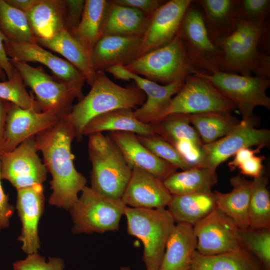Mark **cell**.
Listing matches in <instances>:
<instances>
[{
    "instance_id": "6da1fadb",
    "label": "cell",
    "mask_w": 270,
    "mask_h": 270,
    "mask_svg": "<svg viewBox=\"0 0 270 270\" xmlns=\"http://www.w3.org/2000/svg\"><path fill=\"white\" fill-rule=\"evenodd\" d=\"M75 138L74 130L64 118L36 136L37 150L42 152L44 164L52 176L49 203L69 210L87 184L74 164L72 144Z\"/></svg>"
},
{
    "instance_id": "7a4b0ae2",
    "label": "cell",
    "mask_w": 270,
    "mask_h": 270,
    "mask_svg": "<svg viewBox=\"0 0 270 270\" xmlns=\"http://www.w3.org/2000/svg\"><path fill=\"white\" fill-rule=\"evenodd\" d=\"M269 44L270 24L258 25L238 15L235 32L218 46L222 52L220 70L270 78Z\"/></svg>"
},
{
    "instance_id": "3957f363",
    "label": "cell",
    "mask_w": 270,
    "mask_h": 270,
    "mask_svg": "<svg viewBox=\"0 0 270 270\" xmlns=\"http://www.w3.org/2000/svg\"><path fill=\"white\" fill-rule=\"evenodd\" d=\"M91 89L73 106L64 118L80 141L86 125L96 116L120 108L136 109L146 102V96L138 86H122L112 82L104 72H97Z\"/></svg>"
},
{
    "instance_id": "277c9868",
    "label": "cell",
    "mask_w": 270,
    "mask_h": 270,
    "mask_svg": "<svg viewBox=\"0 0 270 270\" xmlns=\"http://www.w3.org/2000/svg\"><path fill=\"white\" fill-rule=\"evenodd\" d=\"M88 137V152L92 166L90 188L105 196L121 199L132 170L108 136L98 132Z\"/></svg>"
},
{
    "instance_id": "5b68a950",
    "label": "cell",
    "mask_w": 270,
    "mask_h": 270,
    "mask_svg": "<svg viewBox=\"0 0 270 270\" xmlns=\"http://www.w3.org/2000/svg\"><path fill=\"white\" fill-rule=\"evenodd\" d=\"M124 216L128 234L144 246L143 261L146 270H159L168 238L176 224L165 208L146 209L126 206Z\"/></svg>"
},
{
    "instance_id": "8992f818",
    "label": "cell",
    "mask_w": 270,
    "mask_h": 270,
    "mask_svg": "<svg viewBox=\"0 0 270 270\" xmlns=\"http://www.w3.org/2000/svg\"><path fill=\"white\" fill-rule=\"evenodd\" d=\"M10 60L26 86L35 94L42 112H52L60 119L64 118L71 112L74 100L84 98V84L61 81L48 74L42 66L33 67L24 62Z\"/></svg>"
},
{
    "instance_id": "52a82bcc",
    "label": "cell",
    "mask_w": 270,
    "mask_h": 270,
    "mask_svg": "<svg viewBox=\"0 0 270 270\" xmlns=\"http://www.w3.org/2000/svg\"><path fill=\"white\" fill-rule=\"evenodd\" d=\"M124 67L134 74L164 85L185 81L188 76L198 72L186 55L180 32L169 44L139 57Z\"/></svg>"
},
{
    "instance_id": "ba28073f",
    "label": "cell",
    "mask_w": 270,
    "mask_h": 270,
    "mask_svg": "<svg viewBox=\"0 0 270 270\" xmlns=\"http://www.w3.org/2000/svg\"><path fill=\"white\" fill-rule=\"evenodd\" d=\"M76 203L70 210L74 234H103L119 230L126 206L122 199L100 194L86 186Z\"/></svg>"
},
{
    "instance_id": "9c48e42d",
    "label": "cell",
    "mask_w": 270,
    "mask_h": 270,
    "mask_svg": "<svg viewBox=\"0 0 270 270\" xmlns=\"http://www.w3.org/2000/svg\"><path fill=\"white\" fill-rule=\"evenodd\" d=\"M194 75L208 80L238 110L243 120L254 118L256 108L270 110V98L266 90L270 86L268 78L244 76L220 70L212 74L197 72Z\"/></svg>"
},
{
    "instance_id": "30bf717a",
    "label": "cell",
    "mask_w": 270,
    "mask_h": 270,
    "mask_svg": "<svg viewBox=\"0 0 270 270\" xmlns=\"http://www.w3.org/2000/svg\"><path fill=\"white\" fill-rule=\"evenodd\" d=\"M180 35L186 55L197 70L209 74L220 70L222 52L210 40L203 13L192 3L184 17Z\"/></svg>"
},
{
    "instance_id": "8fae6325",
    "label": "cell",
    "mask_w": 270,
    "mask_h": 270,
    "mask_svg": "<svg viewBox=\"0 0 270 270\" xmlns=\"http://www.w3.org/2000/svg\"><path fill=\"white\" fill-rule=\"evenodd\" d=\"M236 108V106L208 80L192 74L186 78L183 86L172 98L160 120L173 114H231Z\"/></svg>"
},
{
    "instance_id": "7c38bea8",
    "label": "cell",
    "mask_w": 270,
    "mask_h": 270,
    "mask_svg": "<svg viewBox=\"0 0 270 270\" xmlns=\"http://www.w3.org/2000/svg\"><path fill=\"white\" fill-rule=\"evenodd\" d=\"M38 152L36 136H33L11 152H0L2 180L8 181L16 190L43 184L48 172Z\"/></svg>"
},
{
    "instance_id": "4fadbf2b",
    "label": "cell",
    "mask_w": 270,
    "mask_h": 270,
    "mask_svg": "<svg viewBox=\"0 0 270 270\" xmlns=\"http://www.w3.org/2000/svg\"><path fill=\"white\" fill-rule=\"evenodd\" d=\"M254 120H242L223 138L204 144L200 166L216 170L220 164L242 148L268 146L270 142V131L255 128Z\"/></svg>"
},
{
    "instance_id": "5bb4252c",
    "label": "cell",
    "mask_w": 270,
    "mask_h": 270,
    "mask_svg": "<svg viewBox=\"0 0 270 270\" xmlns=\"http://www.w3.org/2000/svg\"><path fill=\"white\" fill-rule=\"evenodd\" d=\"M106 72L118 80H134L138 88L146 96L144 103L134 111L136 118L140 122L151 124L160 120L170 104L172 96L182 88L184 81L160 86L157 83L134 74L124 66L118 65L108 69Z\"/></svg>"
},
{
    "instance_id": "9a60e30c",
    "label": "cell",
    "mask_w": 270,
    "mask_h": 270,
    "mask_svg": "<svg viewBox=\"0 0 270 270\" xmlns=\"http://www.w3.org/2000/svg\"><path fill=\"white\" fill-rule=\"evenodd\" d=\"M197 252L204 256L220 254L241 247L240 228L217 208L194 226Z\"/></svg>"
},
{
    "instance_id": "2e32d148",
    "label": "cell",
    "mask_w": 270,
    "mask_h": 270,
    "mask_svg": "<svg viewBox=\"0 0 270 270\" xmlns=\"http://www.w3.org/2000/svg\"><path fill=\"white\" fill-rule=\"evenodd\" d=\"M192 2L167 0L156 11L142 38L138 58L169 44L176 38L180 31L186 12Z\"/></svg>"
},
{
    "instance_id": "e0dca14e",
    "label": "cell",
    "mask_w": 270,
    "mask_h": 270,
    "mask_svg": "<svg viewBox=\"0 0 270 270\" xmlns=\"http://www.w3.org/2000/svg\"><path fill=\"white\" fill-rule=\"evenodd\" d=\"M60 120L52 112L24 109L12 103L6 116L2 152L13 150L24 142L50 128Z\"/></svg>"
},
{
    "instance_id": "ac0fdd59",
    "label": "cell",
    "mask_w": 270,
    "mask_h": 270,
    "mask_svg": "<svg viewBox=\"0 0 270 270\" xmlns=\"http://www.w3.org/2000/svg\"><path fill=\"white\" fill-rule=\"evenodd\" d=\"M45 198L43 184L17 190L16 208L22 224L18 240L28 254L38 253L40 247V220L44 212Z\"/></svg>"
},
{
    "instance_id": "d6986e66",
    "label": "cell",
    "mask_w": 270,
    "mask_h": 270,
    "mask_svg": "<svg viewBox=\"0 0 270 270\" xmlns=\"http://www.w3.org/2000/svg\"><path fill=\"white\" fill-rule=\"evenodd\" d=\"M4 44L6 54L11 60L28 64L40 63L48 68L61 81L82 84L86 82L84 76L70 63L38 44L18 43L7 40Z\"/></svg>"
},
{
    "instance_id": "ffe728a7",
    "label": "cell",
    "mask_w": 270,
    "mask_h": 270,
    "mask_svg": "<svg viewBox=\"0 0 270 270\" xmlns=\"http://www.w3.org/2000/svg\"><path fill=\"white\" fill-rule=\"evenodd\" d=\"M172 197L163 181L147 172L134 168L121 199L129 207L157 209L168 207Z\"/></svg>"
},
{
    "instance_id": "44dd1931",
    "label": "cell",
    "mask_w": 270,
    "mask_h": 270,
    "mask_svg": "<svg viewBox=\"0 0 270 270\" xmlns=\"http://www.w3.org/2000/svg\"><path fill=\"white\" fill-rule=\"evenodd\" d=\"M112 140L132 170L138 168L147 172L164 181L177 172L172 164L159 158L139 141L136 134L129 132H110Z\"/></svg>"
},
{
    "instance_id": "7402d4cb",
    "label": "cell",
    "mask_w": 270,
    "mask_h": 270,
    "mask_svg": "<svg viewBox=\"0 0 270 270\" xmlns=\"http://www.w3.org/2000/svg\"><path fill=\"white\" fill-rule=\"evenodd\" d=\"M142 38L104 36L98 41L91 54L96 71L106 72L113 66H126L138 58Z\"/></svg>"
},
{
    "instance_id": "603a6c76",
    "label": "cell",
    "mask_w": 270,
    "mask_h": 270,
    "mask_svg": "<svg viewBox=\"0 0 270 270\" xmlns=\"http://www.w3.org/2000/svg\"><path fill=\"white\" fill-rule=\"evenodd\" d=\"M240 0H196L212 41L218 46L236 28Z\"/></svg>"
},
{
    "instance_id": "cb8c5ba5",
    "label": "cell",
    "mask_w": 270,
    "mask_h": 270,
    "mask_svg": "<svg viewBox=\"0 0 270 270\" xmlns=\"http://www.w3.org/2000/svg\"><path fill=\"white\" fill-rule=\"evenodd\" d=\"M197 244L193 226L176 224L167 241L159 270H192Z\"/></svg>"
},
{
    "instance_id": "d4e9b609",
    "label": "cell",
    "mask_w": 270,
    "mask_h": 270,
    "mask_svg": "<svg viewBox=\"0 0 270 270\" xmlns=\"http://www.w3.org/2000/svg\"><path fill=\"white\" fill-rule=\"evenodd\" d=\"M151 16L130 7L108 0L103 24V36L142 38Z\"/></svg>"
},
{
    "instance_id": "484cf974",
    "label": "cell",
    "mask_w": 270,
    "mask_h": 270,
    "mask_svg": "<svg viewBox=\"0 0 270 270\" xmlns=\"http://www.w3.org/2000/svg\"><path fill=\"white\" fill-rule=\"evenodd\" d=\"M26 14L36 40L50 38L66 29L64 0H38Z\"/></svg>"
},
{
    "instance_id": "4316f807",
    "label": "cell",
    "mask_w": 270,
    "mask_h": 270,
    "mask_svg": "<svg viewBox=\"0 0 270 270\" xmlns=\"http://www.w3.org/2000/svg\"><path fill=\"white\" fill-rule=\"evenodd\" d=\"M252 180L238 175L230 178L232 190L214 192L216 208L231 219L240 229L249 228L248 210Z\"/></svg>"
},
{
    "instance_id": "83f0119b",
    "label": "cell",
    "mask_w": 270,
    "mask_h": 270,
    "mask_svg": "<svg viewBox=\"0 0 270 270\" xmlns=\"http://www.w3.org/2000/svg\"><path fill=\"white\" fill-rule=\"evenodd\" d=\"M168 210L176 224L194 226L214 210L216 204L214 192L172 195Z\"/></svg>"
},
{
    "instance_id": "f1b7e54d",
    "label": "cell",
    "mask_w": 270,
    "mask_h": 270,
    "mask_svg": "<svg viewBox=\"0 0 270 270\" xmlns=\"http://www.w3.org/2000/svg\"><path fill=\"white\" fill-rule=\"evenodd\" d=\"M134 111L130 108H120L96 116L85 126L83 136L104 132H129L138 136L156 134L152 124L138 120Z\"/></svg>"
},
{
    "instance_id": "f546056e",
    "label": "cell",
    "mask_w": 270,
    "mask_h": 270,
    "mask_svg": "<svg viewBox=\"0 0 270 270\" xmlns=\"http://www.w3.org/2000/svg\"><path fill=\"white\" fill-rule=\"evenodd\" d=\"M38 44L62 55L85 77L90 86L96 72L91 58L81 44L64 29L50 38L37 40Z\"/></svg>"
},
{
    "instance_id": "4dcf8cb0",
    "label": "cell",
    "mask_w": 270,
    "mask_h": 270,
    "mask_svg": "<svg viewBox=\"0 0 270 270\" xmlns=\"http://www.w3.org/2000/svg\"><path fill=\"white\" fill-rule=\"evenodd\" d=\"M106 0H86L83 14L77 27L70 34L91 58L96 44L103 36Z\"/></svg>"
},
{
    "instance_id": "1f68e13d",
    "label": "cell",
    "mask_w": 270,
    "mask_h": 270,
    "mask_svg": "<svg viewBox=\"0 0 270 270\" xmlns=\"http://www.w3.org/2000/svg\"><path fill=\"white\" fill-rule=\"evenodd\" d=\"M192 270H264L259 260L243 247L230 252L204 256L197 251Z\"/></svg>"
},
{
    "instance_id": "d6a6232c",
    "label": "cell",
    "mask_w": 270,
    "mask_h": 270,
    "mask_svg": "<svg viewBox=\"0 0 270 270\" xmlns=\"http://www.w3.org/2000/svg\"><path fill=\"white\" fill-rule=\"evenodd\" d=\"M218 182L216 170L202 166L176 172L163 181L172 195L212 191Z\"/></svg>"
},
{
    "instance_id": "836d02e7",
    "label": "cell",
    "mask_w": 270,
    "mask_h": 270,
    "mask_svg": "<svg viewBox=\"0 0 270 270\" xmlns=\"http://www.w3.org/2000/svg\"><path fill=\"white\" fill-rule=\"evenodd\" d=\"M189 121L204 144L213 142L228 134L239 121L230 113L210 112L188 114Z\"/></svg>"
},
{
    "instance_id": "e575fe53",
    "label": "cell",
    "mask_w": 270,
    "mask_h": 270,
    "mask_svg": "<svg viewBox=\"0 0 270 270\" xmlns=\"http://www.w3.org/2000/svg\"><path fill=\"white\" fill-rule=\"evenodd\" d=\"M0 30L8 40L38 44L25 12L0 0Z\"/></svg>"
},
{
    "instance_id": "d590c367",
    "label": "cell",
    "mask_w": 270,
    "mask_h": 270,
    "mask_svg": "<svg viewBox=\"0 0 270 270\" xmlns=\"http://www.w3.org/2000/svg\"><path fill=\"white\" fill-rule=\"evenodd\" d=\"M268 180L264 175L252 182L248 206L249 228H270V193L268 188Z\"/></svg>"
},
{
    "instance_id": "8d00e7d4",
    "label": "cell",
    "mask_w": 270,
    "mask_h": 270,
    "mask_svg": "<svg viewBox=\"0 0 270 270\" xmlns=\"http://www.w3.org/2000/svg\"><path fill=\"white\" fill-rule=\"evenodd\" d=\"M151 124L156 134L172 145L180 140L204 145L198 132L191 126L188 114H170Z\"/></svg>"
},
{
    "instance_id": "74e56055",
    "label": "cell",
    "mask_w": 270,
    "mask_h": 270,
    "mask_svg": "<svg viewBox=\"0 0 270 270\" xmlns=\"http://www.w3.org/2000/svg\"><path fill=\"white\" fill-rule=\"evenodd\" d=\"M0 99L22 108L42 112L39 104L27 91L21 76L15 68L10 79L0 82Z\"/></svg>"
},
{
    "instance_id": "f35d334b",
    "label": "cell",
    "mask_w": 270,
    "mask_h": 270,
    "mask_svg": "<svg viewBox=\"0 0 270 270\" xmlns=\"http://www.w3.org/2000/svg\"><path fill=\"white\" fill-rule=\"evenodd\" d=\"M242 247L254 254L264 270H270V228L240 229Z\"/></svg>"
},
{
    "instance_id": "ab89813d",
    "label": "cell",
    "mask_w": 270,
    "mask_h": 270,
    "mask_svg": "<svg viewBox=\"0 0 270 270\" xmlns=\"http://www.w3.org/2000/svg\"><path fill=\"white\" fill-rule=\"evenodd\" d=\"M136 136L141 144L154 154L176 168L184 171L194 168L181 156L172 144L158 135Z\"/></svg>"
},
{
    "instance_id": "60d3db41",
    "label": "cell",
    "mask_w": 270,
    "mask_h": 270,
    "mask_svg": "<svg viewBox=\"0 0 270 270\" xmlns=\"http://www.w3.org/2000/svg\"><path fill=\"white\" fill-rule=\"evenodd\" d=\"M270 0H240L238 16L254 24H270Z\"/></svg>"
},
{
    "instance_id": "b9f144b4",
    "label": "cell",
    "mask_w": 270,
    "mask_h": 270,
    "mask_svg": "<svg viewBox=\"0 0 270 270\" xmlns=\"http://www.w3.org/2000/svg\"><path fill=\"white\" fill-rule=\"evenodd\" d=\"M64 260L59 258H49L48 262L45 258L38 253L28 254L23 260L13 264L14 270H64Z\"/></svg>"
},
{
    "instance_id": "7bdbcfd3",
    "label": "cell",
    "mask_w": 270,
    "mask_h": 270,
    "mask_svg": "<svg viewBox=\"0 0 270 270\" xmlns=\"http://www.w3.org/2000/svg\"><path fill=\"white\" fill-rule=\"evenodd\" d=\"M181 156L194 167L200 166L202 159V146L188 140L178 141L172 145Z\"/></svg>"
},
{
    "instance_id": "ee69618b",
    "label": "cell",
    "mask_w": 270,
    "mask_h": 270,
    "mask_svg": "<svg viewBox=\"0 0 270 270\" xmlns=\"http://www.w3.org/2000/svg\"><path fill=\"white\" fill-rule=\"evenodd\" d=\"M66 6V28L70 32L78 25L82 19L85 0H64Z\"/></svg>"
},
{
    "instance_id": "f6af8a7d",
    "label": "cell",
    "mask_w": 270,
    "mask_h": 270,
    "mask_svg": "<svg viewBox=\"0 0 270 270\" xmlns=\"http://www.w3.org/2000/svg\"><path fill=\"white\" fill-rule=\"evenodd\" d=\"M118 4L138 10L144 14L152 16L156 11L166 0H112Z\"/></svg>"
},
{
    "instance_id": "bcb514c9",
    "label": "cell",
    "mask_w": 270,
    "mask_h": 270,
    "mask_svg": "<svg viewBox=\"0 0 270 270\" xmlns=\"http://www.w3.org/2000/svg\"><path fill=\"white\" fill-rule=\"evenodd\" d=\"M0 164V232L8 228L14 207L9 202V196L4 191L2 182Z\"/></svg>"
},
{
    "instance_id": "7dc6e473",
    "label": "cell",
    "mask_w": 270,
    "mask_h": 270,
    "mask_svg": "<svg viewBox=\"0 0 270 270\" xmlns=\"http://www.w3.org/2000/svg\"><path fill=\"white\" fill-rule=\"evenodd\" d=\"M265 157L262 156H254L247 160L238 168L241 174L250 176L254 178H258L264 174L262 162Z\"/></svg>"
},
{
    "instance_id": "c3c4849f",
    "label": "cell",
    "mask_w": 270,
    "mask_h": 270,
    "mask_svg": "<svg viewBox=\"0 0 270 270\" xmlns=\"http://www.w3.org/2000/svg\"><path fill=\"white\" fill-rule=\"evenodd\" d=\"M264 148V147L263 146H260L255 150L250 148H244L240 150L234 156V160L228 164L230 170L234 171L242 163L259 154Z\"/></svg>"
},
{
    "instance_id": "681fc988",
    "label": "cell",
    "mask_w": 270,
    "mask_h": 270,
    "mask_svg": "<svg viewBox=\"0 0 270 270\" xmlns=\"http://www.w3.org/2000/svg\"><path fill=\"white\" fill-rule=\"evenodd\" d=\"M7 40L6 38L0 30V68L5 72L8 80L12 77L14 68L12 64L10 58L7 56L5 50L4 43Z\"/></svg>"
},
{
    "instance_id": "f907efd6",
    "label": "cell",
    "mask_w": 270,
    "mask_h": 270,
    "mask_svg": "<svg viewBox=\"0 0 270 270\" xmlns=\"http://www.w3.org/2000/svg\"><path fill=\"white\" fill-rule=\"evenodd\" d=\"M11 104L8 102L0 99V153L4 142L6 116Z\"/></svg>"
},
{
    "instance_id": "816d5d0a",
    "label": "cell",
    "mask_w": 270,
    "mask_h": 270,
    "mask_svg": "<svg viewBox=\"0 0 270 270\" xmlns=\"http://www.w3.org/2000/svg\"><path fill=\"white\" fill-rule=\"evenodd\" d=\"M12 7L25 13L32 8L38 0H5Z\"/></svg>"
},
{
    "instance_id": "f5cc1de1",
    "label": "cell",
    "mask_w": 270,
    "mask_h": 270,
    "mask_svg": "<svg viewBox=\"0 0 270 270\" xmlns=\"http://www.w3.org/2000/svg\"><path fill=\"white\" fill-rule=\"evenodd\" d=\"M0 80L2 82L6 81L8 80L6 75L1 68H0Z\"/></svg>"
},
{
    "instance_id": "db71d44e",
    "label": "cell",
    "mask_w": 270,
    "mask_h": 270,
    "mask_svg": "<svg viewBox=\"0 0 270 270\" xmlns=\"http://www.w3.org/2000/svg\"><path fill=\"white\" fill-rule=\"evenodd\" d=\"M131 270L130 268L128 267H125V266H123V267H121L120 268V270Z\"/></svg>"
}]
</instances>
